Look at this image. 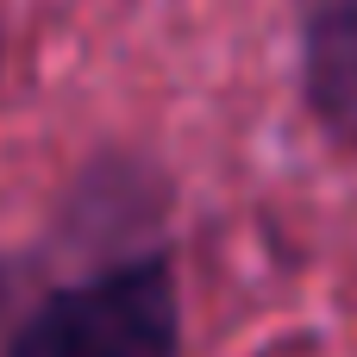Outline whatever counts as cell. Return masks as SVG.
Masks as SVG:
<instances>
[{
    "instance_id": "cell-2",
    "label": "cell",
    "mask_w": 357,
    "mask_h": 357,
    "mask_svg": "<svg viewBox=\"0 0 357 357\" xmlns=\"http://www.w3.org/2000/svg\"><path fill=\"white\" fill-rule=\"evenodd\" d=\"M301 88L326 132L357 138V0H301Z\"/></svg>"
},
{
    "instance_id": "cell-3",
    "label": "cell",
    "mask_w": 357,
    "mask_h": 357,
    "mask_svg": "<svg viewBox=\"0 0 357 357\" xmlns=\"http://www.w3.org/2000/svg\"><path fill=\"white\" fill-rule=\"evenodd\" d=\"M289 357H314V351H289Z\"/></svg>"
},
{
    "instance_id": "cell-1",
    "label": "cell",
    "mask_w": 357,
    "mask_h": 357,
    "mask_svg": "<svg viewBox=\"0 0 357 357\" xmlns=\"http://www.w3.org/2000/svg\"><path fill=\"white\" fill-rule=\"evenodd\" d=\"M6 357H176V282L163 264H126L50 295Z\"/></svg>"
}]
</instances>
